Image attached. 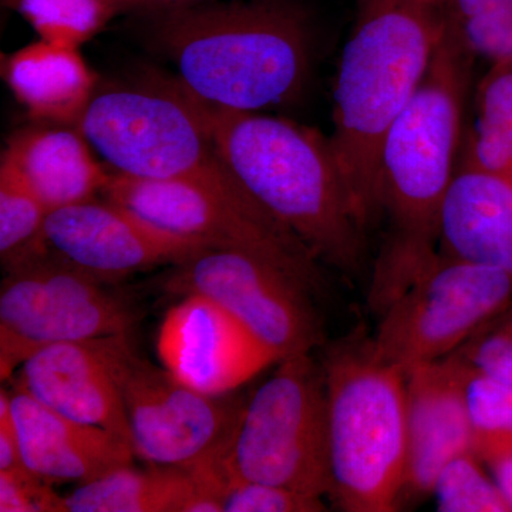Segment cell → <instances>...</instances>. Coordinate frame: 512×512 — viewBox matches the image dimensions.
<instances>
[{
    "mask_svg": "<svg viewBox=\"0 0 512 512\" xmlns=\"http://www.w3.org/2000/svg\"><path fill=\"white\" fill-rule=\"evenodd\" d=\"M474 62L446 26L429 72L384 134L377 198L390 234L373 275L377 306L392 301L439 252L441 208L460 167Z\"/></svg>",
    "mask_w": 512,
    "mask_h": 512,
    "instance_id": "cell-1",
    "label": "cell"
},
{
    "mask_svg": "<svg viewBox=\"0 0 512 512\" xmlns=\"http://www.w3.org/2000/svg\"><path fill=\"white\" fill-rule=\"evenodd\" d=\"M200 103L218 150L249 194L320 264L349 278L365 271L367 228L329 137L259 111Z\"/></svg>",
    "mask_w": 512,
    "mask_h": 512,
    "instance_id": "cell-2",
    "label": "cell"
},
{
    "mask_svg": "<svg viewBox=\"0 0 512 512\" xmlns=\"http://www.w3.org/2000/svg\"><path fill=\"white\" fill-rule=\"evenodd\" d=\"M154 42L184 89L212 106L261 111L298 99L311 70V29L286 0H215L161 10Z\"/></svg>",
    "mask_w": 512,
    "mask_h": 512,
    "instance_id": "cell-3",
    "label": "cell"
},
{
    "mask_svg": "<svg viewBox=\"0 0 512 512\" xmlns=\"http://www.w3.org/2000/svg\"><path fill=\"white\" fill-rule=\"evenodd\" d=\"M444 29L439 0H357L333 89L329 141L366 228L379 215L384 134L429 72Z\"/></svg>",
    "mask_w": 512,
    "mask_h": 512,
    "instance_id": "cell-4",
    "label": "cell"
},
{
    "mask_svg": "<svg viewBox=\"0 0 512 512\" xmlns=\"http://www.w3.org/2000/svg\"><path fill=\"white\" fill-rule=\"evenodd\" d=\"M330 494L340 510H399L407 457L406 373L352 335L323 362Z\"/></svg>",
    "mask_w": 512,
    "mask_h": 512,
    "instance_id": "cell-5",
    "label": "cell"
},
{
    "mask_svg": "<svg viewBox=\"0 0 512 512\" xmlns=\"http://www.w3.org/2000/svg\"><path fill=\"white\" fill-rule=\"evenodd\" d=\"M222 473L329 497L325 373L311 353L278 362L244 404Z\"/></svg>",
    "mask_w": 512,
    "mask_h": 512,
    "instance_id": "cell-6",
    "label": "cell"
},
{
    "mask_svg": "<svg viewBox=\"0 0 512 512\" xmlns=\"http://www.w3.org/2000/svg\"><path fill=\"white\" fill-rule=\"evenodd\" d=\"M511 305L510 275L439 249L380 311L373 348L407 375L456 353Z\"/></svg>",
    "mask_w": 512,
    "mask_h": 512,
    "instance_id": "cell-7",
    "label": "cell"
},
{
    "mask_svg": "<svg viewBox=\"0 0 512 512\" xmlns=\"http://www.w3.org/2000/svg\"><path fill=\"white\" fill-rule=\"evenodd\" d=\"M104 282L49 249L5 272L0 288V380L39 350L130 335L134 313Z\"/></svg>",
    "mask_w": 512,
    "mask_h": 512,
    "instance_id": "cell-8",
    "label": "cell"
},
{
    "mask_svg": "<svg viewBox=\"0 0 512 512\" xmlns=\"http://www.w3.org/2000/svg\"><path fill=\"white\" fill-rule=\"evenodd\" d=\"M101 194L148 224L205 249H234L272 262L318 288V259L259 202L225 200L185 180L109 175Z\"/></svg>",
    "mask_w": 512,
    "mask_h": 512,
    "instance_id": "cell-9",
    "label": "cell"
},
{
    "mask_svg": "<svg viewBox=\"0 0 512 512\" xmlns=\"http://www.w3.org/2000/svg\"><path fill=\"white\" fill-rule=\"evenodd\" d=\"M165 289L198 295L245 326L279 362L308 355L323 340L311 286L254 254L207 249L175 265Z\"/></svg>",
    "mask_w": 512,
    "mask_h": 512,
    "instance_id": "cell-10",
    "label": "cell"
},
{
    "mask_svg": "<svg viewBox=\"0 0 512 512\" xmlns=\"http://www.w3.org/2000/svg\"><path fill=\"white\" fill-rule=\"evenodd\" d=\"M131 446L151 466L220 471L242 407L229 394L192 389L165 367L134 355L123 380Z\"/></svg>",
    "mask_w": 512,
    "mask_h": 512,
    "instance_id": "cell-11",
    "label": "cell"
},
{
    "mask_svg": "<svg viewBox=\"0 0 512 512\" xmlns=\"http://www.w3.org/2000/svg\"><path fill=\"white\" fill-rule=\"evenodd\" d=\"M134 355L130 335L60 343L30 356L10 382L49 409L131 444L123 380Z\"/></svg>",
    "mask_w": 512,
    "mask_h": 512,
    "instance_id": "cell-12",
    "label": "cell"
},
{
    "mask_svg": "<svg viewBox=\"0 0 512 512\" xmlns=\"http://www.w3.org/2000/svg\"><path fill=\"white\" fill-rule=\"evenodd\" d=\"M47 245L104 284L160 265H178L207 249L148 224L109 200L79 202L47 214Z\"/></svg>",
    "mask_w": 512,
    "mask_h": 512,
    "instance_id": "cell-13",
    "label": "cell"
},
{
    "mask_svg": "<svg viewBox=\"0 0 512 512\" xmlns=\"http://www.w3.org/2000/svg\"><path fill=\"white\" fill-rule=\"evenodd\" d=\"M156 349L171 375L212 396L234 392L279 362L234 316L198 295H185L167 312Z\"/></svg>",
    "mask_w": 512,
    "mask_h": 512,
    "instance_id": "cell-14",
    "label": "cell"
},
{
    "mask_svg": "<svg viewBox=\"0 0 512 512\" xmlns=\"http://www.w3.org/2000/svg\"><path fill=\"white\" fill-rule=\"evenodd\" d=\"M466 373L467 363L453 353L406 375L407 457L400 507L431 495L443 467L473 451Z\"/></svg>",
    "mask_w": 512,
    "mask_h": 512,
    "instance_id": "cell-15",
    "label": "cell"
},
{
    "mask_svg": "<svg viewBox=\"0 0 512 512\" xmlns=\"http://www.w3.org/2000/svg\"><path fill=\"white\" fill-rule=\"evenodd\" d=\"M10 399L23 464L36 476L84 484L133 464V447L116 434L69 419L15 384Z\"/></svg>",
    "mask_w": 512,
    "mask_h": 512,
    "instance_id": "cell-16",
    "label": "cell"
},
{
    "mask_svg": "<svg viewBox=\"0 0 512 512\" xmlns=\"http://www.w3.org/2000/svg\"><path fill=\"white\" fill-rule=\"evenodd\" d=\"M439 249L512 278V183L458 168L441 208Z\"/></svg>",
    "mask_w": 512,
    "mask_h": 512,
    "instance_id": "cell-17",
    "label": "cell"
},
{
    "mask_svg": "<svg viewBox=\"0 0 512 512\" xmlns=\"http://www.w3.org/2000/svg\"><path fill=\"white\" fill-rule=\"evenodd\" d=\"M2 160L22 175L49 212L93 200L110 175L77 128L20 130L9 138Z\"/></svg>",
    "mask_w": 512,
    "mask_h": 512,
    "instance_id": "cell-18",
    "label": "cell"
},
{
    "mask_svg": "<svg viewBox=\"0 0 512 512\" xmlns=\"http://www.w3.org/2000/svg\"><path fill=\"white\" fill-rule=\"evenodd\" d=\"M2 76L30 117L74 128L99 80L79 49L43 39L3 56Z\"/></svg>",
    "mask_w": 512,
    "mask_h": 512,
    "instance_id": "cell-19",
    "label": "cell"
},
{
    "mask_svg": "<svg viewBox=\"0 0 512 512\" xmlns=\"http://www.w3.org/2000/svg\"><path fill=\"white\" fill-rule=\"evenodd\" d=\"M67 512H222L217 485L175 467L117 468L64 497Z\"/></svg>",
    "mask_w": 512,
    "mask_h": 512,
    "instance_id": "cell-20",
    "label": "cell"
},
{
    "mask_svg": "<svg viewBox=\"0 0 512 512\" xmlns=\"http://www.w3.org/2000/svg\"><path fill=\"white\" fill-rule=\"evenodd\" d=\"M460 167L512 183V60L491 63L474 83Z\"/></svg>",
    "mask_w": 512,
    "mask_h": 512,
    "instance_id": "cell-21",
    "label": "cell"
},
{
    "mask_svg": "<svg viewBox=\"0 0 512 512\" xmlns=\"http://www.w3.org/2000/svg\"><path fill=\"white\" fill-rule=\"evenodd\" d=\"M49 211L22 175L0 164V259L5 272L49 251L45 224Z\"/></svg>",
    "mask_w": 512,
    "mask_h": 512,
    "instance_id": "cell-22",
    "label": "cell"
},
{
    "mask_svg": "<svg viewBox=\"0 0 512 512\" xmlns=\"http://www.w3.org/2000/svg\"><path fill=\"white\" fill-rule=\"evenodd\" d=\"M451 35L488 64L512 60V6L508 0H439Z\"/></svg>",
    "mask_w": 512,
    "mask_h": 512,
    "instance_id": "cell-23",
    "label": "cell"
},
{
    "mask_svg": "<svg viewBox=\"0 0 512 512\" xmlns=\"http://www.w3.org/2000/svg\"><path fill=\"white\" fill-rule=\"evenodd\" d=\"M40 39L76 47L93 39L120 12L114 0H10Z\"/></svg>",
    "mask_w": 512,
    "mask_h": 512,
    "instance_id": "cell-24",
    "label": "cell"
},
{
    "mask_svg": "<svg viewBox=\"0 0 512 512\" xmlns=\"http://www.w3.org/2000/svg\"><path fill=\"white\" fill-rule=\"evenodd\" d=\"M464 393L474 454L512 443V384L467 365Z\"/></svg>",
    "mask_w": 512,
    "mask_h": 512,
    "instance_id": "cell-25",
    "label": "cell"
},
{
    "mask_svg": "<svg viewBox=\"0 0 512 512\" xmlns=\"http://www.w3.org/2000/svg\"><path fill=\"white\" fill-rule=\"evenodd\" d=\"M431 495L441 512L512 511L474 451L460 454L443 467Z\"/></svg>",
    "mask_w": 512,
    "mask_h": 512,
    "instance_id": "cell-26",
    "label": "cell"
},
{
    "mask_svg": "<svg viewBox=\"0 0 512 512\" xmlns=\"http://www.w3.org/2000/svg\"><path fill=\"white\" fill-rule=\"evenodd\" d=\"M222 512H320L322 498L278 485L256 483L242 478H224L221 488Z\"/></svg>",
    "mask_w": 512,
    "mask_h": 512,
    "instance_id": "cell-27",
    "label": "cell"
},
{
    "mask_svg": "<svg viewBox=\"0 0 512 512\" xmlns=\"http://www.w3.org/2000/svg\"><path fill=\"white\" fill-rule=\"evenodd\" d=\"M467 365L512 384V305L458 349Z\"/></svg>",
    "mask_w": 512,
    "mask_h": 512,
    "instance_id": "cell-28",
    "label": "cell"
},
{
    "mask_svg": "<svg viewBox=\"0 0 512 512\" xmlns=\"http://www.w3.org/2000/svg\"><path fill=\"white\" fill-rule=\"evenodd\" d=\"M0 512H67L50 481L26 467L0 470Z\"/></svg>",
    "mask_w": 512,
    "mask_h": 512,
    "instance_id": "cell-29",
    "label": "cell"
},
{
    "mask_svg": "<svg viewBox=\"0 0 512 512\" xmlns=\"http://www.w3.org/2000/svg\"><path fill=\"white\" fill-rule=\"evenodd\" d=\"M25 467L20 454L18 427L13 416L10 390H0V470Z\"/></svg>",
    "mask_w": 512,
    "mask_h": 512,
    "instance_id": "cell-30",
    "label": "cell"
},
{
    "mask_svg": "<svg viewBox=\"0 0 512 512\" xmlns=\"http://www.w3.org/2000/svg\"><path fill=\"white\" fill-rule=\"evenodd\" d=\"M478 458L487 466L512 510V443L495 447Z\"/></svg>",
    "mask_w": 512,
    "mask_h": 512,
    "instance_id": "cell-31",
    "label": "cell"
},
{
    "mask_svg": "<svg viewBox=\"0 0 512 512\" xmlns=\"http://www.w3.org/2000/svg\"><path fill=\"white\" fill-rule=\"evenodd\" d=\"M114 2L117 3L120 10L128 8L168 10L201 5V3L215 2V0H114Z\"/></svg>",
    "mask_w": 512,
    "mask_h": 512,
    "instance_id": "cell-32",
    "label": "cell"
},
{
    "mask_svg": "<svg viewBox=\"0 0 512 512\" xmlns=\"http://www.w3.org/2000/svg\"><path fill=\"white\" fill-rule=\"evenodd\" d=\"M508 2H510V5L512 6V0H508Z\"/></svg>",
    "mask_w": 512,
    "mask_h": 512,
    "instance_id": "cell-33",
    "label": "cell"
}]
</instances>
